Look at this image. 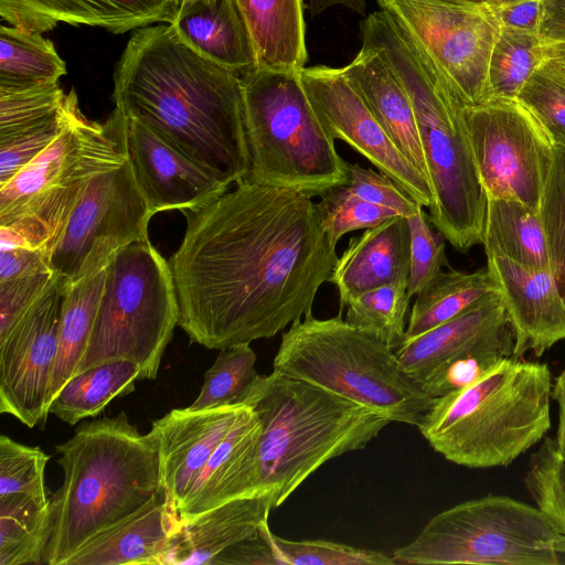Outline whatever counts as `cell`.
<instances>
[{"label":"cell","mask_w":565,"mask_h":565,"mask_svg":"<svg viewBox=\"0 0 565 565\" xmlns=\"http://www.w3.org/2000/svg\"><path fill=\"white\" fill-rule=\"evenodd\" d=\"M396 564L565 565V533L540 508L488 494L431 518Z\"/></svg>","instance_id":"8fae6325"},{"label":"cell","mask_w":565,"mask_h":565,"mask_svg":"<svg viewBox=\"0 0 565 565\" xmlns=\"http://www.w3.org/2000/svg\"><path fill=\"white\" fill-rule=\"evenodd\" d=\"M360 26L362 42L382 53L412 102L433 193L428 220L466 252L482 243L488 206L461 120L466 103L388 12L375 11Z\"/></svg>","instance_id":"3957f363"},{"label":"cell","mask_w":565,"mask_h":565,"mask_svg":"<svg viewBox=\"0 0 565 565\" xmlns=\"http://www.w3.org/2000/svg\"><path fill=\"white\" fill-rule=\"evenodd\" d=\"M486 255L514 328L512 358L521 359L527 351L540 358L565 340V303L553 273L531 271L504 256Z\"/></svg>","instance_id":"44dd1931"},{"label":"cell","mask_w":565,"mask_h":565,"mask_svg":"<svg viewBox=\"0 0 565 565\" xmlns=\"http://www.w3.org/2000/svg\"><path fill=\"white\" fill-rule=\"evenodd\" d=\"M539 36L543 43L565 42V0H542Z\"/></svg>","instance_id":"f907efd6"},{"label":"cell","mask_w":565,"mask_h":565,"mask_svg":"<svg viewBox=\"0 0 565 565\" xmlns=\"http://www.w3.org/2000/svg\"><path fill=\"white\" fill-rule=\"evenodd\" d=\"M79 110L77 96L71 90L65 106L52 119L36 128L0 139V186L46 149Z\"/></svg>","instance_id":"b9f144b4"},{"label":"cell","mask_w":565,"mask_h":565,"mask_svg":"<svg viewBox=\"0 0 565 565\" xmlns=\"http://www.w3.org/2000/svg\"><path fill=\"white\" fill-rule=\"evenodd\" d=\"M171 25L186 46L238 76L257 68L253 41L236 0H185Z\"/></svg>","instance_id":"484cf974"},{"label":"cell","mask_w":565,"mask_h":565,"mask_svg":"<svg viewBox=\"0 0 565 565\" xmlns=\"http://www.w3.org/2000/svg\"><path fill=\"white\" fill-rule=\"evenodd\" d=\"M347 190L369 203L387 207L396 214L411 217L423 205L397 183L383 173L364 169L358 163H348Z\"/></svg>","instance_id":"bcb514c9"},{"label":"cell","mask_w":565,"mask_h":565,"mask_svg":"<svg viewBox=\"0 0 565 565\" xmlns=\"http://www.w3.org/2000/svg\"><path fill=\"white\" fill-rule=\"evenodd\" d=\"M543 61V42L537 33L501 28L488 70L491 98L515 99Z\"/></svg>","instance_id":"e575fe53"},{"label":"cell","mask_w":565,"mask_h":565,"mask_svg":"<svg viewBox=\"0 0 565 565\" xmlns=\"http://www.w3.org/2000/svg\"><path fill=\"white\" fill-rule=\"evenodd\" d=\"M51 270L47 255L39 248L15 245L0 248V281Z\"/></svg>","instance_id":"681fc988"},{"label":"cell","mask_w":565,"mask_h":565,"mask_svg":"<svg viewBox=\"0 0 565 565\" xmlns=\"http://www.w3.org/2000/svg\"><path fill=\"white\" fill-rule=\"evenodd\" d=\"M515 332L498 291L490 292L451 320L395 350L406 374L437 398L477 381L512 358Z\"/></svg>","instance_id":"7c38bea8"},{"label":"cell","mask_w":565,"mask_h":565,"mask_svg":"<svg viewBox=\"0 0 565 565\" xmlns=\"http://www.w3.org/2000/svg\"><path fill=\"white\" fill-rule=\"evenodd\" d=\"M124 141L136 181L153 214L196 210L228 189L210 170L136 119L125 117Z\"/></svg>","instance_id":"d6986e66"},{"label":"cell","mask_w":565,"mask_h":565,"mask_svg":"<svg viewBox=\"0 0 565 565\" xmlns=\"http://www.w3.org/2000/svg\"><path fill=\"white\" fill-rule=\"evenodd\" d=\"M498 290L488 268L473 273L441 271L416 295L404 341L451 320L483 296Z\"/></svg>","instance_id":"1f68e13d"},{"label":"cell","mask_w":565,"mask_h":565,"mask_svg":"<svg viewBox=\"0 0 565 565\" xmlns=\"http://www.w3.org/2000/svg\"><path fill=\"white\" fill-rule=\"evenodd\" d=\"M257 68L299 72L308 60L302 0H236Z\"/></svg>","instance_id":"83f0119b"},{"label":"cell","mask_w":565,"mask_h":565,"mask_svg":"<svg viewBox=\"0 0 565 565\" xmlns=\"http://www.w3.org/2000/svg\"><path fill=\"white\" fill-rule=\"evenodd\" d=\"M552 398L558 405V426L554 441L557 452L565 458V369L555 379Z\"/></svg>","instance_id":"816d5d0a"},{"label":"cell","mask_w":565,"mask_h":565,"mask_svg":"<svg viewBox=\"0 0 565 565\" xmlns=\"http://www.w3.org/2000/svg\"><path fill=\"white\" fill-rule=\"evenodd\" d=\"M180 523L162 493L84 546L68 565H164L170 539Z\"/></svg>","instance_id":"4316f807"},{"label":"cell","mask_w":565,"mask_h":565,"mask_svg":"<svg viewBox=\"0 0 565 565\" xmlns=\"http://www.w3.org/2000/svg\"><path fill=\"white\" fill-rule=\"evenodd\" d=\"M179 317L169 262L149 239L121 248L106 266L103 295L76 374L128 361L139 366L140 380H154Z\"/></svg>","instance_id":"30bf717a"},{"label":"cell","mask_w":565,"mask_h":565,"mask_svg":"<svg viewBox=\"0 0 565 565\" xmlns=\"http://www.w3.org/2000/svg\"><path fill=\"white\" fill-rule=\"evenodd\" d=\"M411 299L407 282L384 285L350 299L345 321L395 351L405 340Z\"/></svg>","instance_id":"d590c367"},{"label":"cell","mask_w":565,"mask_h":565,"mask_svg":"<svg viewBox=\"0 0 565 565\" xmlns=\"http://www.w3.org/2000/svg\"><path fill=\"white\" fill-rule=\"evenodd\" d=\"M312 311L291 323L274 370L367 407L391 422L418 426L436 398L403 370L395 351L342 319Z\"/></svg>","instance_id":"52a82bcc"},{"label":"cell","mask_w":565,"mask_h":565,"mask_svg":"<svg viewBox=\"0 0 565 565\" xmlns=\"http://www.w3.org/2000/svg\"><path fill=\"white\" fill-rule=\"evenodd\" d=\"M338 4L347 7L359 14H365V0H308V9L312 17L323 12L330 7Z\"/></svg>","instance_id":"f5cc1de1"},{"label":"cell","mask_w":565,"mask_h":565,"mask_svg":"<svg viewBox=\"0 0 565 565\" xmlns=\"http://www.w3.org/2000/svg\"><path fill=\"white\" fill-rule=\"evenodd\" d=\"M179 8L180 0H0V17L39 33L65 22L120 34L152 23L171 24Z\"/></svg>","instance_id":"7402d4cb"},{"label":"cell","mask_w":565,"mask_h":565,"mask_svg":"<svg viewBox=\"0 0 565 565\" xmlns=\"http://www.w3.org/2000/svg\"><path fill=\"white\" fill-rule=\"evenodd\" d=\"M106 268L72 284H63L58 347L47 393V409L76 373L86 351L103 295Z\"/></svg>","instance_id":"f546056e"},{"label":"cell","mask_w":565,"mask_h":565,"mask_svg":"<svg viewBox=\"0 0 565 565\" xmlns=\"http://www.w3.org/2000/svg\"><path fill=\"white\" fill-rule=\"evenodd\" d=\"M183 1H185V0H180V3L183 2Z\"/></svg>","instance_id":"6f0895ef"},{"label":"cell","mask_w":565,"mask_h":565,"mask_svg":"<svg viewBox=\"0 0 565 565\" xmlns=\"http://www.w3.org/2000/svg\"><path fill=\"white\" fill-rule=\"evenodd\" d=\"M555 147L565 148V74L543 61L515 98Z\"/></svg>","instance_id":"74e56055"},{"label":"cell","mask_w":565,"mask_h":565,"mask_svg":"<svg viewBox=\"0 0 565 565\" xmlns=\"http://www.w3.org/2000/svg\"><path fill=\"white\" fill-rule=\"evenodd\" d=\"M235 184L183 212L186 230L169 259L178 326L211 350L271 338L302 319L338 262L311 196Z\"/></svg>","instance_id":"6da1fadb"},{"label":"cell","mask_w":565,"mask_h":565,"mask_svg":"<svg viewBox=\"0 0 565 565\" xmlns=\"http://www.w3.org/2000/svg\"><path fill=\"white\" fill-rule=\"evenodd\" d=\"M524 483L536 507L565 533V458L553 438L545 437L531 456Z\"/></svg>","instance_id":"60d3db41"},{"label":"cell","mask_w":565,"mask_h":565,"mask_svg":"<svg viewBox=\"0 0 565 565\" xmlns=\"http://www.w3.org/2000/svg\"><path fill=\"white\" fill-rule=\"evenodd\" d=\"M461 120L487 198L539 210L554 145L516 99L463 104Z\"/></svg>","instance_id":"9a60e30c"},{"label":"cell","mask_w":565,"mask_h":565,"mask_svg":"<svg viewBox=\"0 0 565 565\" xmlns=\"http://www.w3.org/2000/svg\"><path fill=\"white\" fill-rule=\"evenodd\" d=\"M556 282L565 280V148L555 147L539 206Z\"/></svg>","instance_id":"ee69618b"},{"label":"cell","mask_w":565,"mask_h":565,"mask_svg":"<svg viewBox=\"0 0 565 565\" xmlns=\"http://www.w3.org/2000/svg\"><path fill=\"white\" fill-rule=\"evenodd\" d=\"M63 282L54 280L0 338V412L29 428L45 423L47 393L58 347Z\"/></svg>","instance_id":"2e32d148"},{"label":"cell","mask_w":565,"mask_h":565,"mask_svg":"<svg viewBox=\"0 0 565 565\" xmlns=\"http://www.w3.org/2000/svg\"><path fill=\"white\" fill-rule=\"evenodd\" d=\"M342 72L396 148L428 180L412 102L382 53L362 42L360 52Z\"/></svg>","instance_id":"cb8c5ba5"},{"label":"cell","mask_w":565,"mask_h":565,"mask_svg":"<svg viewBox=\"0 0 565 565\" xmlns=\"http://www.w3.org/2000/svg\"><path fill=\"white\" fill-rule=\"evenodd\" d=\"M256 353L249 343L218 350L190 411H206L241 404L244 394L259 375L255 370Z\"/></svg>","instance_id":"8d00e7d4"},{"label":"cell","mask_w":565,"mask_h":565,"mask_svg":"<svg viewBox=\"0 0 565 565\" xmlns=\"http://www.w3.org/2000/svg\"><path fill=\"white\" fill-rule=\"evenodd\" d=\"M50 456L40 447L23 445L0 436V497L22 493L50 501L45 468Z\"/></svg>","instance_id":"ab89813d"},{"label":"cell","mask_w":565,"mask_h":565,"mask_svg":"<svg viewBox=\"0 0 565 565\" xmlns=\"http://www.w3.org/2000/svg\"><path fill=\"white\" fill-rule=\"evenodd\" d=\"M65 74V63L41 33L0 26V88L57 83Z\"/></svg>","instance_id":"836d02e7"},{"label":"cell","mask_w":565,"mask_h":565,"mask_svg":"<svg viewBox=\"0 0 565 565\" xmlns=\"http://www.w3.org/2000/svg\"><path fill=\"white\" fill-rule=\"evenodd\" d=\"M114 100L228 186L249 172L239 76L186 46L171 24L131 34L114 73Z\"/></svg>","instance_id":"7a4b0ae2"},{"label":"cell","mask_w":565,"mask_h":565,"mask_svg":"<svg viewBox=\"0 0 565 565\" xmlns=\"http://www.w3.org/2000/svg\"><path fill=\"white\" fill-rule=\"evenodd\" d=\"M55 450L64 479L50 498L47 565H68L93 540L164 493L156 445L125 412L82 423Z\"/></svg>","instance_id":"277c9868"},{"label":"cell","mask_w":565,"mask_h":565,"mask_svg":"<svg viewBox=\"0 0 565 565\" xmlns=\"http://www.w3.org/2000/svg\"><path fill=\"white\" fill-rule=\"evenodd\" d=\"M125 117L115 107L104 124L79 110L63 132L0 186V226L50 254L88 184L127 161Z\"/></svg>","instance_id":"9c48e42d"},{"label":"cell","mask_w":565,"mask_h":565,"mask_svg":"<svg viewBox=\"0 0 565 565\" xmlns=\"http://www.w3.org/2000/svg\"><path fill=\"white\" fill-rule=\"evenodd\" d=\"M52 270L0 281V338L33 306L54 280Z\"/></svg>","instance_id":"7dc6e473"},{"label":"cell","mask_w":565,"mask_h":565,"mask_svg":"<svg viewBox=\"0 0 565 565\" xmlns=\"http://www.w3.org/2000/svg\"><path fill=\"white\" fill-rule=\"evenodd\" d=\"M502 29L539 34L542 0H487Z\"/></svg>","instance_id":"c3c4849f"},{"label":"cell","mask_w":565,"mask_h":565,"mask_svg":"<svg viewBox=\"0 0 565 565\" xmlns=\"http://www.w3.org/2000/svg\"><path fill=\"white\" fill-rule=\"evenodd\" d=\"M140 380L136 363L114 361L74 375L49 407V414L68 425L99 415L116 397L135 391Z\"/></svg>","instance_id":"4dcf8cb0"},{"label":"cell","mask_w":565,"mask_h":565,"mask_svg":"<svg viewBox=\"0 0 565 565\" xmlns=\"http://www.w3.org/2000/svg\"><path fill=\"white\" fill-rule=\"evenodd\" d=\"M552 387L545 363L507 358L477 381L437 397L417 428L448 461L505 467L550 430Z\"/></svg>","instance_id":"8992f818"},{"label":"cell","mask_w":565,"mask_h":565,"mask_svg":"<svg viewBox=\"0 0 565 565\" xmlns=\"http://www.w3.org/2000/svg\"><path fill=\"white\" fill-rule=\"evenodd\" d=\"M299 72L255 68L239 76L250 159L244 179L321 196L348 183V162L324 131Z\"/></svg>","instance_id":"ba28073f"},{"label":"cell","mask_w":565,"mask_h":565,"mask_svg":"<svg viewBox=\"0 0 565 565\" xmlns=\"http://www.w3.org/2000/svg\"><path fill=\"white\" fill-rule=\"evenodd\" d=\"M468 105L491 99L488 70L501 26L486 2L377 0Z\"/></svg>","instance_id":"5bb4252c"},{"label":"cell","mask_w":565,"mask_h":565,"mask_svg":"<svg viewBox=\"0 0 565 565\" xmlns=\"http://www.w3.org/2000/svg\"><path fill=\"white\" fill-rule=\"evenodd\" d=\"M241 404L259 423L255 494H269L273 507L327 461L364 448L391 420L320 386L278 371L258 375Z\"/></svg>","instance_id":"5b68a950"},{"label":"cell","mask_w":565,"mask_h":565,"mask_svg":"<svg viewBox=\"0 0 565 565\" xmlns=\"http://www.w3.org/2000/svg\"><path fill=\"white\" fill-rule=\"evenodd\" d=\"M269 494L241 497L181 521L164 565H271Z\"/></svg>","instance_id":"ac0fdd59"},{"label":"cell","mask_w":565,"mask_h":565,"mask_svg":"<svg viewBox=\"0 0 565 565\" xmlns=\"http://www.w3.org/2000/svg\"><path fill=\"white\" fill-rule=\"evenodd\" d=\"M152 216L127 159L88 184L50 254L51 270L66 285L105 269L121 248L149 239Z\"/></svg>","instance_id":"4fadbf2b"},{"label":"cell","mask_w":565,"mask_h":565,"mask_svg":"<svg viewBox=\"0 0 565 565\" xmlns=\"http://www.w3.org/2000/svg\"><path fill=\"white\" fill-rule=\"evenodd\" d=\"M557 286L565 303V280L557 282Z\"/></svg>","instance_id":"11a10c76"},{"label":"cell","mask_w":565,"mask_h":565,"mask_svg":"<svg viewBox=\"0 0 565 565\" xmlns=\"http://www.w3.org/2000/svg\"><path fill=\"white\" fill-rule=\"evenodd\" d=\"M543 57L565 74V42L543 43Z\"/></svg>","instance_id":"db71d44e"},{"label":"cell","mask_w":565,"mask_h":565,"mask_svg":"<svg viewBox=\"0 0 565 565\" xmlns=\"http://www.w3.org/2000/svg\"><path fill=\"white\" fill-rule=\"evenodd\" d=\"M259 428L256 415L245 405L190 488L178 511L180 521L227 501L255 494V458Z\"/></svg>","instance_id":"d4e9b609"},{"label":"cell","mask_w":565,"mask_h":565,"mask_svg":"<svg viewBox=\"0 0 565 565\" xmlns=\"http://www.w3.org/2000/svg\"><path fill=\"white\" fill-rule=\"evenodd\" d=\"M300 81L327 135L347 142L423 206L433 203L428 180L403 156L342 68L303 67Z\"/></svg>","instance_id":"e0dca14e"},{"label":"cell","mask_w":565,"mask_h":565,"mask_svg":"<svg viewBox=\"0 0 565 565\" xmlns=\"http://www.w3.org/2000/svg\"><path fill=\"white\" fill-rule=\"evenodd\" d=\"M322 227L332 246L347 233L366 230L396 216L394 211L351 194L344 185L330 189L317 203Z\"/></svg>","instance_id":"7bdbcfd3"},{"label":"cell","mask_w":565,"mask_h":565,"mask_svg":"<svg viewBox=\"0 0 565 565\" xmlns=\"http://www.w3.org/2000/svg\"><path fill=\"white\" fill-rule=\"evenodd\" d=\"M244 408L237 404L206 411L172 409L152 422L149 434L158 451L161 486L177 513Z\"/></svg>","instance_id":"ffe728a7"},{"label":"cell","mask_w":565,"mask_h":565,"mask_svg":"<svg viewBox=\"0 0 565 565\" xmlns=\"http://www.w3.org/2000/svg\"><path fill=\"white\" fill-rule=\"evenodd\" d=\"M411 237L409 274L407 292L416 296L448 266L443 234H435L429 226L427 214L420 209L406 217Z\"/></svg>","instance_id":"f6af8a7d"},{"label":"cell","mask_w":565,"mask_h":565,"mask_svg":"<svg viewBox=\"0 0 565 565\" xmlns=\"http://www.w3.org/2000/svg\"><path fill=\"white\" fill-rule=\"evenodd\" d=\"M277 565H395L392 556L324 540H285L270 533Z\"/></svg>","instance_id":"f35d334b"},{"label":"cell","mask_w":565,"mask_h":565,"mask_svg":"<svg viewBox=\"0 0 565 565\" xmlns=\"http://www.w3.org/2000/svg\"><path fill=\"white\" fill-rule=\"evenodd\" d=\"M50 501L0 497V565H42L51 536Z\"/></svg>","instance_id":"d6a6232c"},{"label":"cell","mask_w":565,"mask_h":565,"mask_svg":"<svg viewBox=\"0 0 565 565\" xmlns=\"http://www.w3.org/2000/svg\"><path fill=\"white\" fill-rule=\"evenodd\" d=\"M482 244L531 271H552L539 210L514 199L488 198Z\"/></svg>","instance_id":"f1b7e54d"},{"label":"cell","mask_w":565,"mask_h":565,"mask_svg":"<svg viewBox=\"0 0 565 565\" xmlns=\"http://www.w3.org/2000/svg\"><path fill=\"white\" fill-rule=\"evenodd\" d=\"M409 258L411 237L404 216H393L351 237L329 279L338 288L340 310L365 291L407 282Z\"/></svg>","instance_id":"603a6c76"},{"label":"cell","mask_w":565,"mask_h":565,"mask_svg":"<svg viewBox=\"0 0 565 565\" xmlns=\"http://www.w3.org/2000/svg\"><path fill=\"white\" fill-rule=\"evenodd\" d=\"M471 1L486 2L487 0H471Z\"/></svg>","instance_id":"9f6ffc18"}]
</instances>
